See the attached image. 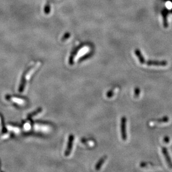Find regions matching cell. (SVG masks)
<instances>
[{
  "label": "cell",
  "mask_w": 172,
  "mask_h": 172,
  "mask_svg": "<svg viewBox=\"0 0 172 172\" xmlns=\"http://www.w3.org/2000/svg\"><path fill=\"white\" fill-rule=\"evenodd\" d=\"M40 66V64L37 63L36 64L34 65V66H31L30 67L29 69L25 72L24 76L22 78V80L21 85L20 86V92H23L25 87L26 86V84L30 80L31 76H32L33 74L36 72V69H38V67Z\"/></svg>",
  "instance_id": "6da1fadb"
},
{
  "label": "cell",
  "mask_w": 172,
  "mask_h": 172,
  "mask_svg": "<svg viewBox=\"0 0 172 172\" xmlns=\"http://www.w3.org/2000/svg\"><path fill=\"white\" fill-rule=\"evenodd\" d=\"M127 118L125 116H122L121 119L120 124V130H121V136L122 139L125 141L127 139Z\"/></svg>",
  "instance_id": "7a4b0ae2"
},
{
  "label": "cell",
  "mask_w": 172,
  "mask_h": 172,
  "mask_svg": "<svg viewBox=\"0 0 172 172\" xmlns=\"http://www.w3.org/2000/svg\"><path fill=\"white\" fill-rule=\"evenodd\" d=\"M74 140V136L72 134L70 135V136L69 137L67 146L65 152V155L66 156V157L69 156L71 152H72V147H73Z\"/></svg>",
  "instance_id": "3957f363"
},
{
  "label": "cell",
  "mask_w": 172,
  "mask_h": 172,
  "mask_svg": "<svg viewBox=\"0 0 172 172\" xmlns=\"http://www.w3.org/2000/svg\"><path fill=\"white\" fill-rule=\"evenodd\" d=\"M145 63L148 66H165L168 64L166 61H158V60H148Z\"/></svg>",
  "instance_id": "277c9868"
},
{
  "label": "cell",
  "mask_w": 172,
  "mask_h": 172,
  "mask_svg": "<svg viewBox=\"0 0 172 172\" xmlns=\"http://www.w3.org/2000/svg\"><path fill=\"white\" fill-rule=\"evenodd\" d=\"M162 151L163 155L165 157V160L167 163V164L169 166L170 168L172 169V161L167 149L165 147H162Z\"/></svg>",
  "instance_id": "5b68a950"
},
{
  "label": "cell",
  "mask_w": 172,
  "mask_h": 172,
  "mask_svg": "<svg viewBox=\"0 0 172 172\" xmlns=\"http://www.w3.org/2000/svg\"><path fill=\"white\" fill-rule=\"evenodd\" d=\"M169 118L167 116H164L160 119H158L156 120H153L151 122H150L149 124L151 125H153L155 124H162V123H165L167 122H169Z\"/></svg>",
  "instance_id": "8992f818"
},
{
  "label": "cell",
  "mask_w": 172,
  "mask_h": 172,
  "mask_svg": "<svg viewBox=\"0 0 172 172\" xmlns=\"http://www.w3.org/2000/svg\"><path fill=\"white\" fill-rule=\"evenodd\" d=\"M8 100H9L13 102L14 103H15L17 105H25L26 104V101L25 100H23V99L21 98H16V97H8Z\"/></svg>",
  "instance_id": "52a82bcc"
},
{
  "label": "cell",
  "mask_w": 172,
  "mask_h": 172,
  "mask_svg": "<svg viewBox=\"0 0 172 172\" xmlns=\"http://www.w3.org/2000/svg\"><path fill=\"white\" fill-rule=\"evenodd\" d=\"M35 128L37 131H41L43 133H47V131L50 130V127L48 125L43 124H36Z\"/></svg>",
  "instance_id": "ba28073f"
},
{
  "label": "cell",
  "mask_w": 172,
  "mask_h": 172,
  "mask_svg": "<svg viewBox=\"0 0 172 172\" xmlns=\"http://www.w3.org/2000/svg\"><path fill=\"white\" fill-rule=\"evenodd\" d=\"M107 158H108V157L107 155H104L99 160V161L97 162V163L96 164L95 166V169L96 171L100 170L102 166L104 164V162L106 161Z\"/></svg>",
  "instance_id": "9c48e42d"
},
{
  "label": "cell",
  "mask_w": 172,
  "mask_h": 172,
  "mask_svg": "<svg viewBox=\"0 0 172 172\" xmlns=\"http://www.w3.org/2000/svg\"><path fill=\"white\" fill-rule=\"evenodd\" d=\"M135 54L136 56V57L138 58L139 61L141 64H144L145 63V60L144 57L143 55H142L141 51L139 49H136L135 50Z\"/></svg>",
  "instance_id": "30bf717a"
},
{
  "label": "cell",
  "mask_w": 172,
  "mask_h": 172,
  "mask_svg": "<svg viewBox=\"0 0 172 172\" xmlns=\"http://www.w3.org/2000/svg\"><path fill=\"white\" fill-rule=\"evenodd\" d=\"M81 143L83 144H84L85 145H93L94 142L93 140L92 139H82L81 140Z\"/></svg>",
  "instance_id": "8fae6325"
},
{
  "label": "cell",
  "mask_w": 172,
  "mask_h": 172,
  "mask_svg": "<svg viewBox=\"0 0 172 172\" xmlns=\"http://www.w3.org/2000/svg\"><path fill=\"white\" fill-rule=\"evenodd\" d=\"M167 15H168V13L166 12L165 11L162 12V16H163V23H164V26L165 28H167L168 26V22H167Z\"/></svg>",
  "instance_id": "7c38bea8"
},
{
  "label": "cell",
  "mask_w": 172,
  "mask_h": 172,
  "mask_svg": "<svg viewBox=\"0 0 172 172\" xmlns=\"http://www.w3.org/2000/svg\"><path fill=\"white\" fill-rule=\"evenodd\" d=\"M115 88H113V89H110V90H109V91H108V92L107 93V94H106V96H107V97L108 98H111L112 97H113V96H114V95L115 94Z\"/></svg>",
  "instance_id": "4fadbf2b"
},
{
  "label": "cell",
  "mask_w": 172,
  "mask_h": 172,
  "mask_svg": "<svg viewBox=\"0 0 172 172\" xmlns=\"http://www.w3.org/2000/svg\"><path fill=\"white\" fill-rule=\"evenodd\" d=\"M92 54H92V52H91V53H89V54H87L85 55L84 56H83V57L80 58L79 60V63H80V62H81V61H84V60H86V59H87V58H90V57L92 56Z\"/></svg>",
  "instance_id": "5bb4252c"
},
{
  "label": "cell",
  "mask_w": 172,
  "mask_h": 172,
  "mask_svg": "<svg viewBox=\"0 0 172 172\" xmlns=\"http://www.w3.org/2000/svg\"><path fill=\"white\" fill-rule=\"evenodd\" d=\"M140 93V90L139 87H136L134 89V98H138Z\"/></svg>",
  "instance_id": "9a60e30c"
},
{
  "label": "cell",
  "mask_w": 172,
  "mask_h": 172,
  "mask_svg": "<svg viewBox=\"0 0 172 172\" xmlns=\"http://www.w3.org/2000/svg\"><path fill=\"white\" fill-rule=\"evenodd\" d=\"M169 141H170V139L168 136H165L164 138H163V142L165 143H169Z\"/></svg>",
  "instance_id": "2e32d148"
},
{
  "label": "cell",
  "mask_w": 172,
  "mask_h": 172,
  "mask_svg": "<svg viewBox=\"0 0 172 172\" xmlns=\"http://www.w3.org/2000/svg\"><path fill=\"white\" fill-rule=\"evenodd\" d=\"M148 164H148V163L142 162V163H140V167H142V168H145V167L148 166Z\"/></svg>",
  "instance_id": "e0dca14e"
}]
</instances>
